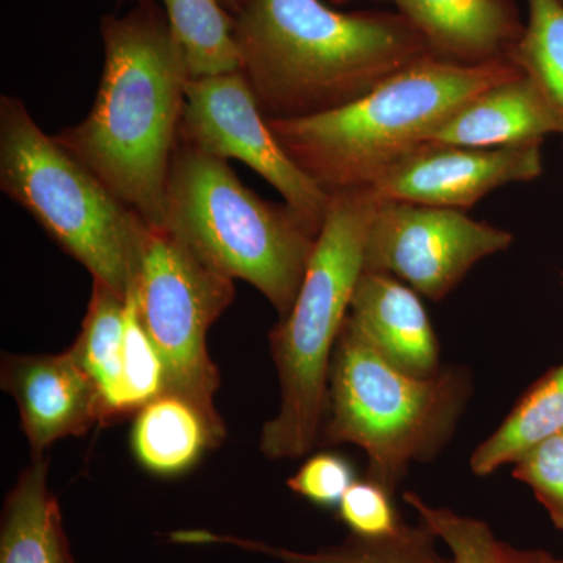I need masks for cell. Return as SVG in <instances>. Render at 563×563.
I'll use <instances>...</instances> for the list:
<instances>
[{"mask_svg":"<svg viewBox=\"0 0 563 563\" xmlns=\"http://www.w3.org/2000/svg\"><path fill=\"white\" fill-rule=\"evenodd\" d=\"M336 514L351 536L361 539H383L398 532L404 525L391 493L372 479H355L344 493Z\"/></svg>","mask_w":563,"mask_h":563,"instance_id":"obj_25","label":"cell"},{"mask_svg":"<svg viewBox=\"0 0 563 563\" xmlns=\"http://www.w3.org/2000/svg\"><path fill=\"white\" fill-rule=\"evenodd\" d=\"M214 272L246 280L290 313L318 236L288 203L265 201L228 161L177 144L163 225Z\"/></svg>","mask_w":563,"mask_h":563,"instance_id":"obj_6","label":"cell"},{"mask_svg":"<svg viewBox=\"0 0 563 563\" xmlns=\"http://www.w3.org/2000/svg\"><path fill=\"white\" fill-rule=\"evenodd\" d=\"M179 141L250 166L320 235L332 196L291 162L262 113L242 70L188 81Z\"/></svg>","mask_w":563,"mask_h":563,"instance_id":"obj_10","label":"cell"},{"mask_svg":"<svg viewBox=\"0 0 563 563\" xmlns=\"http://www.w3.org/2000/svg\"><path fill=\"white\" fill-rule=\"evenodd\" d=\"M49 461L32 457L5 499L0 563H76L58 499L47 485Z\"/></svg>","mask_w":563,"mask_h":563,"instance_id":"obj_16","label":"cell"},{"mask_svg":"<svg viewBox=\"0 0 563 563\" xmlns=\"http://www.w3.org/2000/svg\"><path fill=\"white\" fill-rule=\"evenodd\" d=\"M220 2L229 13L236 14L242 9L244 0H220Z\"/></svg>","mask_w":563,"mask_h":563,"instance_id":"obj_29","label":"cell"},{"mask_svg":"<svg viewBox=\"0 0 563 563\" xmlns=\"http://www.w3.org/2000/svg\"><path fill=\"white\" fill-rule=\"evenodd\" d=\"M514 477L528 485L563 531V431L537 444L514 463Z\"/></svg>","mask_w":563,"mask_h":563,"instance_id":"obj_26","label":"cell"},{"mask_svg":"<svg viewBox=\"0 0 563 563\" xmlns=\"http://www.w3.org/2000/svg\"><path fill=\"white\" fill-rule=\"evenodd\" d=\"M128 296L92 280L90 303L81 331L69 347L101 393L106 424L121 418L122 350Z\"/></svg>","mask_w":563,"mask_h":563,"instance_id":"obj_20","label":"cell"},{"mask_svg":"<svg viewBox=\"0 0 563 563\" xmlns=\"http://www.w3.org/2000/svg\"><path fill=\"white\" fill-rule=\"evenodd\" d=\"M562 431L563 363L540 377L518 399L501 426L474 450L470 468L476 476H490Z\"/></svg>","mask_w":563,"mask_h":563,"instance_id":"obj_19","label":"cell"},{"mask_svg":"<svg viewBox=\"0 0 563 563\" xmlns=\"http://www.w3.org/2000/svg\"><path fill=\"white\" fill-rule=\"evenodd\" d=\"M404 501L446 543L454 563H506L504 543L485 521L429 506L413 492L404 493Z\"/></svg>","mask_w":563,"mask_h":563,"instance_id":"obj_24","label":"cell"},{"mask_svg":"<svg viewBox=\"0 0 563 563\" xmlns=\"http://www.w3.org/2000/svg\"><path fill=\"white\" fill-rule=\"evenodd\" d=\"M101 35L103 69L90 113L55 139L147 225L162 228L190 69L154 0L103 18Z\"/></svg>","mask_w":563,"mask_h":563,"instance_id":"obj_1","label":"cell"},{"mask_svg":"<svg viewBox=\"0 0 563 563\" xmlns=\"http://www.w3.org/2000/svg\"><path fill=\"white\" fill-rule=\"evenodd\" d=\"M131 292L165 363L166 393L196 404L225 431L214 407L221 379L209 355L207 333L235 298L233 279L199 261L165 228L150 225Z\"/></svg>","mask_w":563,"mask_h":563,"instance_id":"obj_8","label":"cell"},{"mask_svg":"<svg viewBox=\"0 0 563 563\" xmlns=\"http://www.w3.org/2000/svg\"><path fill=\"white\" fill-rule=\"evenodd\" d=\"M444 60L484 63L504 58L523 35L514 0H391Z\"/></svg>","mask_w":563,"mask_h":563,"instance_id":"obj_14","label":"cell"},{"mask_svg":"<svg viewBox=\"0 0 563 563\" xmlns=\"http://www.w3.org/2000/svg\"><path fill=\"white\" fill-rule=\"evenodd\" d=\"M0 190L92 280L131 292L150 225L13 96L0 98Z\"/></svg>","mask_w":563,"mask_h":563,"instance_id":"obj_7","label":"cell"},{"mask_svg":"<svg viewBox=\"0 0 563 563\" xmlns=\"http://www.w3.org/2000/svg\"><path fill=\"white\" fill-rule=\"evenodd\" d=\"M559 125L531 80L515 79L481 91L432 133L428 143L501 147L543 141Z\"/></svg>","mask_w":563,"mask_h":563,"instance_id":"obj_15","label":"cell"},{"mask_svg":"<svg viewBox=\"0 0 563 563\" xmlns=\"http://www.w3.org/2000/svg\"><path fill=\"white\" fill-rule=\"evenodd\" d=\"M350 318L402 373L432 377L442 372L439 340L420 296L390 274L363 272Z\"/></svg>","mask_w":563,"mask_h":563,"instance_id":"obj_13","label":"cell"},{"mask_svg":"<svg viewBox=\"0 0 563 563\" xmlns=\"http://www.w3.org/2000/svg\"><path fill=\"white\" fill-rule=\"evenodd\" d=\"M191 79L240 70L235 22L220 0H161Z\"/></svg>","mask_w":563,"mask_h":563,"instance_id":"obj_21","label":"cell"},{"mask_svg":"<svg viewBox=\"0 0 563 563\" xmlns=\"http://www.w3.org/2000/svg\"><path fill=\"white\" fill-rule=\"evenodd\" d=\"M562 287H563V277H562Z\"/></svg>","mask_w":563,"mask_h":563,"instance_id":"obj_31","label":"cell"},{"mask_svg":"<svg viewBox=\"0 0 563 563\" xmlns=\"http://www.w3.org/2000/svg\"><path fill=\"white\" fill-rule=\"evenodd\" d=\"M504 558L506 563H563L550 553L540 550H520L512 544L504 543Z\"/></svg>","mask_w":563,"mask_h":563,"instance_id":"obj_28","label":"cell"},{"mask_svg":"<svg viewBox=\"0 0 563 563\" xmlns=\"http://www.w3.org/2000/svg\"><path fill=\"white\" fill-rule=\"evenodd\" d=\"M0 380L20 410L32 457H43L58 440L85 435L92 426L106 424L101 393L70 350L5 354Z\"/></svg>","mask_w":563,"mask_h":563,"instance_id":"obj_12","label":"cell"},{"mask_svg":"<svg viewBox=\"0 0 563 563\" xmlns=\"http://www.w3.org/2000/svg\"><path fill=\"white\" fill-rule=\"evenodd\" d=\"M168 391L165 363L140 320L132 292L128 295L124 350H122L121 418L135 415Z\"/></svg>","mask_w":563,"mask_h":563,"instance_id":"obj_23","label":"cell"},{"mask_svg":"<svg viewBox=\"0 0 563 563\" xmlns=\"http://www.w3.org/2000/svg\"><path fill=\"white\" fill-rule=\"evenodd\" d=\"M543 141L501 147L422 143L373 185L387 201L470 209L488 192L543 172Z\"/></svg>","mask_w":563,"mask_h":563,"instance_id":"obj_11","label":"cell"},{"mask_svg":"<svg viewBox=\"0 0 563 563\" xmlns=\"http://www.w3.org/2000/svg\"><path fill=\"white\" fill-rule=\"evenodd\" d=\"M512 243V233L462 210L380 198L366 236L363 272L390 274L440 302L477 262Z\"/></svg>","mask_w":563,"mask_h":563,"instance_id":"obj_9","label":"cell"},{"mask_svg":"<svg viewBox=\"0 0 563 563\" xmlns=\"http://www.w3.org/2000/svg\"><path fill=\"white\" fill-rule=\"evenodd\" d=\"M333 2H350V0H333Z\"/></svg>","mask_w":563,"mask_h":563,"instance_id":"obj_30","label":"cell"},{"mask_svg":"<svg viewBox=\"0 0 563 563\" xmlns=\"http://www.w3.org/2000/svg\"><path fill=\"white\" fill-rule=\"evenodd\" d=\"M379 202L373 187L332 195L296 301L269 333L280 406L263 428L261 450L273 461L302 457L320 442L332 354L363 274Z\"/></svg>","mask_w":563,"mask_h":563,"instance_id":"obj_4","label":"cell"},{"mask_svg":"<svg viewBox=\"0 0 563 563\" xmlns=\"http://www.w3.org/2000/svg\"><path fill=\"white\" fill-rule=\"evenodd\" d=\"M354 481V468L350 461L339 454L318 453L303 462L287 485L292 493L314 506L336 509Z\"/></svg>","mask_w":563,"mask_h":563,"instance_id":"obj_27","label":"cell"},{"mask_svg":"<svg viewBox=\"0 0 563 563\" xmlns=\"http://www.w3.org/2000/svg\"><path fill=\"white\" fill-rule=\"evenodd\" d=\"M176 543L233 544L240 550L272 555L282 563H454L453 558L440 554L439 537L428 525L404 523L398 532L383 539H361L351 536L346 542L322 548L314 553H299L287 548L269 547L254 540L232 536H218L207 531H179L172 533Z\"/></svg>","mask_w":563,"mask_h":563,"instance_id":"obj_18","label":"cell"},{"mask_svg":"<svg viewBox=\"0 0 563 563\" xmlns=\"http://www.w3.org/2000/svg\"><path fill=\"white\" fill-rule=\"evenodd\" d=\"M528 5L523 35L507 57L540 92L563 139V3L528 0Z\"/></svg>","mask_w":563,"mask_h":563,"instance_id":"obj_22","label":"cell"},{"mask_svg":"<svg viewBox=\"0 0 563 563\" xmlns=\"http://www.w3.org/2000/svg\"><path fill=\"white\" fill-rule=\"evenodd\" d=\"M221 431L196 404L165 393L135 413L132 450L147 472L176 476L190 470L206 451L224 440Z\"/></svg>","mask_w":563,"mask_h":563,"instance_id":"obj_17","label":"cell"},{"mask_svg":"<svg viewBox=\"0 0 563 563\" xmlns=\"http://www.w3.org/2000/svg\"><path fill=\"white\" fill-rule=\"evenodd\" d=\"M521 74L509 57L468 65L429 54L347 106L268 124L291 162L332 196L373 187L463 103Z\"/></svg>","mask_w":563,"mask_h":563,"instance_id":"obj_3","label":"cell"},{"mask_svg":"<svg viewBox=\"0 0 563 563\" xmlns=\"http://www.w3.org/2000/svg\"><path fill=\"white\" fill-rule=\"evenodd\" d=\"M561 2L563 3V0H561Z\"/></svg>","mask_w":563,"mask_h":563,"instance_id":"obj_32","label":"cell"},{"mask_svg":"<svg viewBox=\"0 0 563 563\" xmlns=\"http://www.w3.org/2000/svg\"><path fill=\"white\" fill-rule=\"evenodd\" d=\"M472 390V376L459 366L432 377L402 373L347 314L332 354L318 446L361 448L366 479L395 495L412 463L432 461L450 442Z\"/></svg>","mask_w":563,"mask_h":563,"instance_id":"obj_5","label":"cell"},{"mask_svg":"<svg viewBox=\"0 0 563 563\" xmlns=\"http://www.w3.org/2000/svg\"><path fill=\"white\" fill-rule=\"evenodd\" d=\"M233 22L240 70L266 120L340 109L432 54L401 14L343 13L324 0H244Z\"/></svg>","mask_w":563,"mask_h":563,"instance_id":"obj_2","label":"cell"}]
</instances>
